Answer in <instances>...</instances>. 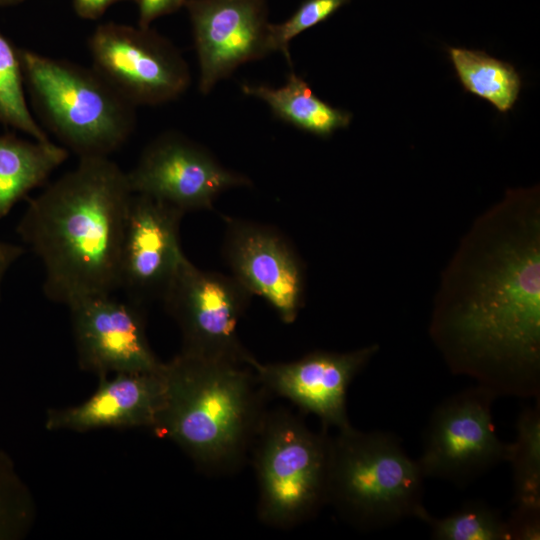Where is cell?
<instances>
[{
  "instance_id": "8fae6325",
  "label": "cell",
  "mask_w": 540,
  "mask_h": 540,
  "mask_svg": "<svg viewBox=\"0 0 540 540\" xmlns=\"http://www.w3.org/2000/svg\"><path fill=\"white\" fill-rule=\"evenodd\" d=\"M79 367L99 377L152 373L163 367L151 349L141 305L112 294L81 298L69 306Z\"/></svg>"
},
{
  "instance_id": "4fadbf2b",
  "label": "cell",
  "mask_w": 540,
  "mask_h": 540,
  "mask_svg": "<svg viewBox=\"0 0 540 540\" xmlns=\"http://www.w3.org/2000/svg\"><path fill=\"white\" fill-rule=\"evenodd\" d=\"M371 344L347 352L316 350L291 362L250 364L268 394L282 397L320 419L323 429L351 425L347 391L353 379L378 352Z\"/></svg>"
},
{
  "instance_id": "8992f818",
  "label": "cell",
  "mask_w": 540,
  "mask_h": 540,
  "mask_svg": "<svg viewBox=\"0 0 540 540\" xmlns=\"http://www.w3.org/2000/svg\"><path fill=\"white\" fill-rule=\"evenodd\" d=\"M329 442L326 429L312 431L285 408L267 410L250 452L262 524L291 529L327 505Z\"/></svg>"
},
{
  "instance_id": "d4e9b609",
  "label": "cell",
  "mask_w": 540,
  "mask_h": 540,
  "mask_svg": "<svg viewBox=\"0 0 540 540\" xmlns=\"http://www.w3.org/2000/svg\"><path fill=\"white\" fill-rule=\"evenodd\" d=\"M505 521L509 540L540 539V507L514 505Z\"/></svg>"
},
{
  "instance_id": "e0dca14e",
  "label": "cell",
  "mask_w": 540,
  "mask_h": 540,
  "mask_svg": "<svg viewBox=\"0 0 540 540\" xmlns=\"http://www.w3.org/2000/svg\"><path fill=\"white\" fill-rule=\"evenodd\" d=\"M243 94L263 101L281 121L312 135L327 138L347 128L352 114L317 97L308 83L294 71L279 87L266 84L241 85Z\"/></svg>"
},
{
  "instance_id": "9c48e42d",
  "label": "cell",
  "mask_w": 540,
  "mask_h": 540,
  "mask_svg": "<svg viewBox=\"0 0 540 540\" xmlns=\"http://www.w3.org/2000/svg\"><path fill=\"white\" fill-rule=\"evenodd\" d=\"M251 293L233 276L197 268L186 257L163 298L182 334V351L249 365L254 357L238 337Z\"/></svg>"
},
{
  "instance_id": "484cf974",
  "label": "cell",
  "mask_w": 540,
  "mask_h": 540,
  "mask_svg": "<svg viewBox=\"0 0 540 540\" xmlns=\"http://www.w3.org/2000/svg\"><path fill=\"white\" fill-rule=\"evenodd\" d=\"M138 7V25L150 27L156 19L185 7L187 0H133Z\"/></svg>"
},
{
  "instance_id": "ba28073f",
  "label": "cell",
  "mask_w": 540,
  "mask_h": 540,
  "mask_svg": "<svg viewBox=\"0 0 540 540\" xmlns=\"http://www.w3.org/2000/svg\"><path fill=\"white\" fill-rule=\"evenodd\" d=\"M93 69L133 106L178 99L191 82L180 51L150 27L98 25L88 41Z\"/></svg>"
},
{
  "instance_id": "7c38bea8",
  "label": "cell",
  "mask_w": 540,
  "mask_h": 540,
  "mask_svg": "<svg viewBox=\"0 0 540 540\" xmlns=\"http://www.w3.org/2000/svg\"><path fill=\"white\" fill-rule=\"evenodd\" d=\"M185 7L202 94H209L241 65L272 53L266 0H189Z\"/></svg>"
},
{
  "instance_id": "5bb4252c",
  "label": "cell",
  "mask_w": 540,
  "mask_h": 540,
  "mask_svg": "<svg viewBox=\"0 0 540 540\" xmlns=\"http://www.w3.org/2000/svg\"><path fill=\"white\" fill-rule=\"evenodd\" d=\"M184 212L152 197L132 194L120 253V287L143 305L162 299L182 261L180 223Z\"/></svg>"
},
{
  "instance_id": "44dd1931",
  "label": "cell",
  "mask_w": 540,
  "mask_h": 540,
  "mask_svg": "<svg viewBox=\"0 0 540 540\" xmlns=\"http://www.w3.org/2000/svg\"><path fill=\"white\" fill-rule=\"evenodd\" d=\"M437 540H509L501 512L481 500H470L445 517L425 509L418 517Z\"/></svg>"
},
{
  "instance_id": "7402d4cb",
  "label": "cell",
  "mask_w": 540,
  "mask_h": 540,
  "mask_svg": "<svg viewBox=\"0 0 540 540\" xmlns=\"http://www.w3.org/2000/svg\"><path fill=\"white\" fill-rule=\"evenodd\" d=\"M24 86L19 49L0 31V124L20 130L34 140L49 141L28 108Z\"/></svg>"
},
{
  "instance_id": "cb8c5ba5",
  "label": "cell",
  "mask_w": 540,
  "mask_h": 540,
  "mask_svg": "<svg viewBox=\"0 0 540 540\" xmlns=\"http://www.w3.org/2000/svg\"><path fill=\"white\" fill-rule=\"evenodd\" d=\"M350 0H303L293 14L281 23H270L269 43L272 53L280 52L292 65L290 42L304 31L327 20Z\"/></svg>"
},
{
  "instance_id": "ffe728a7",
  "label": "cell",
  "mask_w": 540,
  "mask_h": 540,
  "mask_svg": "<svg viewBox=\"0 0 540 540\" xmlns=\"http://www.w3.org/2000/svg\"><path fill=\"white\" fill-rule=\"evenodd\" d=\"M505 462L512 470L513 505L540 507V398L520 412Z\"/></svg>"
},
{
  "instance_id": "5b68a950",
  "label": "cell",
  "mask_w": 540,
  "mask_h": 540,
  "mask_svg": "<svg viewBox=\"0 0 540 540\" xmlns=\"http://www.w3.org/2000/svg\"><path fill=\"white\" fill-rule=\"evenodd\" d=\"M24 83L45 126L79 158L108 156L133 133L135 106L93 68L19 49Z\"/></svg>"
},
{
  "instance_id": "7a4b0ae2",
  "label": "cell",
  "mask_w": 540,
  "mask_h": 540,
  "mask_svg": "<svg viewBox=\"0 0 540 540\" xmlns=\"http://www.w3.org/2000/svg\"><path fill=\"white\" fill-rule=\"evenodd\" d=\"M132 194L115 162L88 156L30 200L16 231L43 263L48 299L69 306L119 289Z\"/></svg>"
},
{
  "instance_id": "2e32d148",
  "label": "cell",
  "mask_w": 540,
  "mask_h": 540,
  "mask_svg": "<svg viewBox=\"0 0 540 540\" xmlns=\"http://www.w3.org/2000/svg\"><path fill=\"white\" fill-rule=\"evenodd\" d=\"M163 395L162 369L152 373H118L112 378L102 376L95 392L81 404L49 409L45 428L73 432L101 428L152 429Z\"/></svg>"
},
{
  "instance_id": "277c9868",
  "label": "cell",
  "mask_w": 540,
  "mask_h": 540,
  "mask_svg": "<svg viewBox=\"0 0 540 540\" xmlns=\"http://www.w3.org/2000/svg\"><path fill=\"white\" fill-rule=\"evenodd\" d=\"M424 477L391 432L362 431L352 425L329 442L327 505L361 531H375L426 509Z\"/></svg>"
},
{
  "instance_id": "4316f807",
  "label": "cell",
  "mask_w": 540,
  "mask_h": 540,
  "mask_svg": "<svg viewBox=\"0 0 540 540\" xmlns=\"http://www.w3.org/2000/svg\"><path fill=\"white\" fill-rule=\"evenodd\" d=\"M123 0H73L76 14L86 20H95L101 17L106 10Z\"/></svg>"
},
{
  "instance_id": "9a60e30c",
  "label": "cell",
  "mask_w": 540,
  "mask_h": 540,
  "mask_svg": "<svg viewBox=\"0 0 540 540\" xmlns=\"http://www.w3.org/2000/svg\"><path fill=\"white\" fill-rule=\"evenodd\" d=\"M224 256L232 276L251 294L263 297L286 324L293 323L304 299V271L286 239L269 227L226 218Z\"/></svg>"
},
{
  "instance_id": "ac0fdd59",
  "label": "cell",
  "mask_w": 540,
  "mask_h": 540,
  "mask_svg": "<svg viewBox=\"0 0 540 540\" xmlns=\"http://www.w3.org/2000/svg\"><path fill=\"white\" fill-rule=\"evenodd\" d=\"M68 157L64 146L0 134V219Z\"/></svg>"
},
{
  "instance_id": "f1b7e54d",
  "label": "cell",
  "mask_w": 540,
  "mask_h": 540,
  "mask_svg": "<svg viewBox=\"0 0 540 540\" xmlns=\"http://www.w3.org/2000/svg\"><path fill=\"white\" fill-rule=\"evenodd\" d=\"M24 0H0V6L15 5L23 2Z\"/></svg>"
},
{
  "instance_id": "3957f363",
  "label": "cell",
  "mask_w": 540,
  "mask_h": 540,
  "mask_svg": "<svg viewBox=\"0 0 540 540\" xmlns=\"http://www.w3.org/2000/svg\"><path fill=\"white\" fill-rule=\"evenodd\" d=\"M164 395L152 431L202 472L238 471L267 412L268 393L246 364L180 351L162 368Z\"/></svg>"
},
{
  "instance_id": "6da1fadb",
  "label": "cell",
  "mask_w": 540,
  "mask_h": 540,
  "mask_svg": "<svg viewBox=\"0 0 540 540\" xmlns=\"http://www.w3.org/2000/svg\"><path fill=\"white\" fill-rule=\"evenodd\" d=\"M430 337L450 371L497 397H540V192L507 190L444 269Z\"/></svg>"
},
{
  "instance_id": "603a6c76",
  "label": "cell",
  "mask_w": 540,
  "mask_h": 540,
  "mask_svg": "<svg viewBox=\"0 0 540 540\" xmlns=\"http://www.w3.org/2000/svg\"><path fill=\"white\" fill-rule=\"evenodd\" d=\"M36 520V503L12 458L0 449V540L25 538Z\"/></svg>"
},
{
  "instance_id": "d6986e66",
  "label": "cell",
  "mask_w": 540,
  "mask_h": 540,
  "mask_svg": "<svg viewBox=\"0 0 540 540\" xmlns=\"http://www.w3.org/2000/svg\"><path fill=\"white\" fill-rule=\"evenodd\" d=\"M448 54L465 90L489 101L500 112L513 107L521 80L512 65L484 51L451 47Z\"/></svg>"
},
{
  "instance_id": "30bf717a",
  "label": "cell",
  "mask_w": 540,
  "mask_h": 540,
  "mask_svg": "<svg viewBox=\"0 0 540 540\" xmlns=\"http://www.w3.org/2000/svg\"><path fill=\"white\" fill-rule=\"evenodd\" d=\"M126 175L133 194L184 213L211 209L222 192L251 185L249 178L226 168L207 149L177 132H165L150 142Z\"/></svg>"
},
{
  "instance_id": "52a82bcc",
  "label": "cell",
  "mask_w": 540,
  "mask_h": 540,
  "mask_svg": "<svg viewBox=\"0 0 540 540\" xmlns=\"http://www.w3.org/2000/svg\"><path fill=\"white\" fill-rule=\"evenodd\" d=\"M497 395L476 384L442 400L432 411L417 459L425 478L464 488L505 462L507 443L493 422Z\"/></svg>"
},
{
  "instance_id": "f546056e",
  "label": "cell",
  "mask_w": 540,
  "mask_h": 540,
  "mask_svg": "<svg viewBox=\"0 0 540 540\" xmlns=\"http://www.w3.org/2000/svg\"><path fill=\"white\" fill-rule=\"evenodd\" d=\"M187 1H189V0H187ZM187 1H186V2H187Z\"/></svg>"
},
{
  "instance_id": "83f0119b",
  "label": "cell",
  "mask_w": 540,
  "mask_h": 540,
  "mask_svg": "<svg viewBox=\"0 0 540 540\" xmlns=\"http://www.w3.org/2000/svg\"><path fill=\"white\" fill-rule=\"evenodd\" d=\"M23 253V247L0 240V294L5 274Z\"/></svg>"
}]
</instances>
